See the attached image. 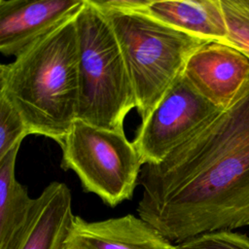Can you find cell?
<instances>
[{"mask_svg":"<svg viewBox=\"0 0 249 249\" xmlns=\"http://www.w3.org/2000/svg\"><path fill=\"white\" fill-rule=\"evenodd\" d=\"M138 216L174 244L249 226V81L158 164H145Z\"/></svg>","mask_w":249,"mask_h":249,"instance_id":"cell-1","label":"cell"},{"mask_svg":"<svg viewBox=\"0 0 249 249\" xmlns=\"http://www.w3.org/2000/svg\"><path fill=\"white\" fill-rule=\"evenodd\" d=\"M76 16L0 66V93L18 111L28 134L51 138L59 146L76 120L78 106Z\"/></svg>","mask_w":249,"mask_h":249,"instance_id":"cell-2","label":"cell"},{"mask_svg":"<svg viewBox=\"0 0 249 249\" xmlns=\"http://www.w3.org/2000/svg\"><path fill=\"white\" fill-rule=\"evenodd\" d=\"M79 97L76 120L124 133L125 117L136 109L127 68L114 31L89 0L76 16Z\"/></svg>","mask_w":249,"mask_h":249,"instance_id":"cell-3","label":"cell"},{"mask_svg":"<svg viewBox=\"0 0 249 249\" xmlns=\"http://www.w3.org/2000/svg\"><path fill=\"white\" fill-rule=\"evenodd\" d=\"M102 13L120 45L136 110L143 122L183 73L191 55L207 42L173 28L147 12Z\"/></svg>","mask_w":249,"mask_h":249,"instance_id":"cell-4","label":"cell"},{"mask_svg":"<svg viewBox=\"0 0 249 249\" xmlns=\"http://www.w3.org/2000/svg\"><path fill=\"white\" fill-rule=\"evenodd\" d=\"M60 147L61 167L78 176L84 192L110 207L133 196L144 164L125 133L75 120Z\"/></svg>","mask_w":249,"mask_h":249,"instance_id":"cell-5","label":"cell"},{"mask_svg":"<svg viewBox=\"0 0 249 249\" xmlns=\"http://www.w3.org/2000/svg\"><path fill=\"white\" fill-rule=\"evenodd\" d=\"M220 110L183 73L136 130L133 144L143 164H158Z\"/></svg>","mask_w":249,"mask_h":249,"instance_id":"cell-6","label":"cell"},{"mask_svg":"<svg viewBox=\"0 0 249 249\" xmlns=\"http://www.w3.org/2000/svg\"><path fill=\"white\" fill-rule=\"evenodd\" d=\"M183 75L204 99L225 110L249 81V58L231 46L207 43L191 55Z\"/></svg>","mask_w":249,"mask_h":249,"instance_id":"cell-7","label":"cell"},{"mask_svg":"<svg viewBox=\"0 0 249 249\" xmlns=\"http://www.w3.org/2000/svg\"><path fill=\"white\" fill-rule=\"evenodd\" d=\"M85 0H0V52L17 56L54 27L75 17Z\"/></svg>","mask_w":249,"mask_h":249,"instance_id":"cell-8","label":"cell"},{"mask_svg":"<svg viewBox=\"0 0 249 249\" xmlns=\"http://www.w3.org/2000/svg\"><path fill=\"white\" fill-rule=\"evenodd\" d=\"M64 249H176V244L132 214L100 221L76 216Z\"/></svg>","mask_w":249,"mask_h":249,"instance_id":"cell-9","label":"cell"},{"mask_svg":"<svg viewBox=\"0 0 249 249\" xmlns=\"http://www.w3.org/2000/svg\"><path fill=\"white\" fill-rule=\"evenodd\" d=\"M75 217L70 189L51 182L35 198L25 227L7 249H64Z\"/></svg>","mask_w":249,"mask_h":249,"instance_id":"cell-10","label":"cell"},{"mask_svg":"<svg viewBox=\"0 0 249 249\" xmlns=\"http://www.w3.org/2000/svg\"><path fill=\"white\" fill-rule=\"evenodd\" d=\"M147 14L207 43L225 44L228 39L221 0H151Z\"/></svg>","mask_w":249,"mask_h":249,"instance_id":"cell-11","label":"cell"},{"mask_svg":"<svg viewBox=\"0 0 249 249\" xmlns=\"http://www.w3.org/2000/svg\"><path fill=\"white\" fill-rule=\"evenodd\" d=\"M20 145L0 160V249H7L25 227L35 198L16 178V161Z\"/></svg>","mask_w":249,"mask_h":249,"instance_id":"cell-12","label":"cell"},{"mask_svg":"<svg viewBox=\"0 0 249 249\" xmlns=\"http://www.w3.org/2000/svg\"><path fill=\"white\" fill-rule=\"evenodd\" d=\"M231 46L249 58V0H221Z\"/></svg>","mask_w":249,"mask_h":249,"instance_id":"cell-13","label":"cell"},{"mask_svg":"<svg viewBox=\"0 0 249 249\" xmlns=\"http://www.w3.org/2000/svg\"><path fill=\"white\" fill-rule=\"evenodd\" d=\"M29 135L26 124L15 106L0 93V160Z\"/></svg>","mask_w":249,"mask_h":249,"instance_id":"cell-14","label":"cell"},{"mask_svg":"<svg viewBox=\"0 0 249 249\" xmlns=\"http://www.w3.org/2000/svg\"><path fill=\"white\" fill-rule=\"evenodd\" d=\"M176 249H249V237L232 231H217L178 243Z\"/></svg>","mask_w":249,"mask_h":249,"instance_id":"cell-15","label":"cell"},{"mask_svg":"<svg viewBox=\"0 0 249 249\" xmlns=\"http://www.w3.org/2000/svg\"><path fill=\"white\" fill-rule=\"evenodd\" d=\"M102 12H147L151 0H89Z\"/></svg>","mask_w":249,"mask_h":249,"instance_id":"cell-16","label":"cell"}]
</instances>
